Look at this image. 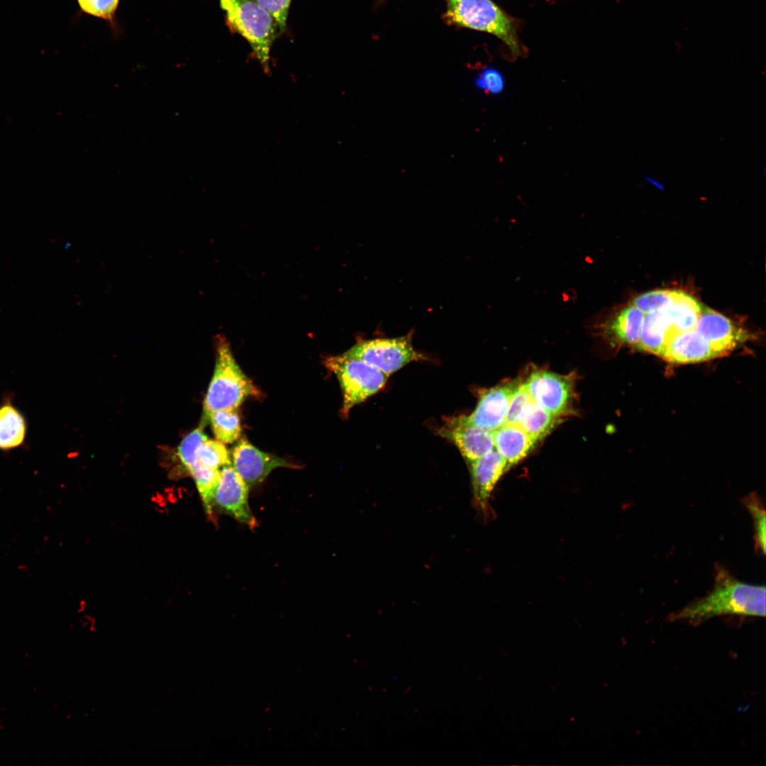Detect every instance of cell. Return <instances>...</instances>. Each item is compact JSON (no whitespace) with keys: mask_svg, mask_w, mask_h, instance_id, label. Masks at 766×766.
<instances>
[{"mask_svg":"<svg viewBox=\"0 0 766 766\" xmlns=\"http://www.w3.org/2000/svg\"><path fill=\"white\" fill-rule=\"evenodd\" d=\"M695 330L708 340L718 357L727 355L750 339L747 331L703 305Z\"/></svg>","mask_w":766,"mask_h":766,"instance_id":"cell-11","label":"cell"},{"mask_svg":"<svg viewBox=\"0 0 766 766\" xmlns=\"http://www.w3.org/2000/svg\"><path fill=\"white\" fill-rule=\"evenodd\" d=\"M644 180L646 183L658 190L662 191L665 189V185L663 184V183L660 180L653 177L649 175L645 176Z\"/></svg>","mask_w":766,"mask_h":766,"instance_id":"cell-31","label":"cell"},{"mask_svg":"<svg viewBox=\"0 0 766 766\" xmlns=\"http://www.w3.org/2000/svg\"><path fill=\"white\" fill-rule=\"evenodd\" d=\"M259 395L260 391L237 364L226 337L218 335L215 369L204 399L205 416L221 409H236L247 397Z\"/></svg>","mask_w":766,"mask_h":766,"instance_id":"cell-2","label":"cell"},{"mask_svg":"<svg viewBox=\"0 0 766 766\" xmlns=\"http://www.w3.org/2000/svg\"><path fill=\"white\" fill-rule=\"evenodd\" d=\"M77 1L84 12L112 22L119 0H77Z\"/></svg>","mask_w":766,"mask_h":766,"instance_id":"cell-28","label":"cell"},{"mask_svg":"<svg viewBox=\"0 0 766 766\" xmlns=\"http://www.w3.org/2000/svg\"><path fill=\"white\" fill-rule=\"evenodd\" d=\"M715 570L714 586L709 594L672 614L670 621L699 624L720 615L765 616V585L741 582L718 563Z\"/></svg>","mask_w":766,"mask_h":766,"instance_id":"cell-1","label":"cell"},{"mask_svg":"<svg viewBox=\"0 0 766 766\" xmlns=\"http://www.w3.org/2000/svg\"><path fill=\"white\" fill-rule=\"evenodd\" d=\"M193 477L206 513L213 517V497L220 479V470L206 467L198 461L188 470Z\"/></svg>","mask_w":766,"mask_h":766,"instance_id":"cell-21","label":"cell"},{"mask_svg":"<svg viewBox=\"0 0 766 766\" xmlns=\"http://www.w3.org/2000/svg\"><path fill=\"white\" fill-rule=\"evenodd\" d=\"M443 18L449 25L492 34L507 45L514 57L522 55L514 23L492 0H448Z\"/></svg>","mask_w":766,"mask_h":766,"instance_id":"cell-4","label":"cell"},{"mask_svg":"<svg viewBox=\"0 0 766 766\" xmlns=\"http://www.w3.org/2000/svg\"><path fill=\"white\" fill-rule=\"evenodd\" d=\"M324 363L339 382L343 394L341 413L345 417L355 405L381 390L389 377L364 361L343 354L328 357Z\"/></svg>","mask_w":766,"mask_h":766,"instance_id":"cell-5","label":"cell"},{"mask_svg":"<svg viewBox=\"0 0 766 766\" xmlns=\"http://www.w3.org/2000/svg\"><path fill=\"white\" fill-rule=\"evenodd\" d=\"M249 489L231 464L222 467L213 497V509L250 528H255L257 521L248 503Z\"/></svg>","mask_w":766,"mask_h":766,"instance_id":"cell-8","label":"cell"},{"mask_svg":"<svg viewBox=\"0 0 766 766\" xmlns=\"http://www.w3.org/2000/svg\"><path fill=\"white\" fill-rule=\"evenodd\" d=\"M518 382L498 385L483 392L469 416L471 423L494 432L505 423L512 393Z\"/></svg>","mask_w":766,"mask_h":766,"instance_id":"cell-12","label":"cell"},{"mask_svg":"<svg viewBox=\"0 0 766 766\" xmlns=\"http://www.w3.org/2000/svg\"><path fill=\"white\" fill-rule=\"evenodd\" d=\"M677 290L658 289L646 292L634 298L631 304L644 314L667 308L676 296Z\"/></svg>","mask_w":766,"mask_h":766,"instance_id":"cell-25","label":"cell"},{"mask_svg":"<svg viewBox=\"0 0 766 766\" xmlns=\"http://www.w3.org/2000/svg\"><path fill=\"white\" fill-rule=\"evenodd\" d=\"M645 314L631 304L608 318H599L593 328L607 340L616 345L635 346L639 339Z\"/></svg>","mask_w":766,"mask_h":766,"instance_id":"cell-13","label":"cell"},{"mask_svg":"<svg viewBox=\"0 0 766 766\" xmlns=\"http://www.w3.org/2000/svg\"><path fill=\"white\" fill-rule=\"evenodd\" d=\"M475 86L487 94H499L504 89L505 82L502 74L496 69L488 67L483 70L474 80Z\"/></svg>","mask_w":766,"mask_h":766,"instance_id":"cell-27","label":"cell"},{"mask_svg":"<svg viewBox=\"0 0 766 766\" xmlns=\"http://www.w3.org/2000/svg\"><path fill=\"white\" fill-rule=\"evenodd\" d=\"M531 401L523 382H518L510 399L505 423L516 424L522 410Z\"/></svg>","mask_w":766,"mask_h":766,"instance_id":"cell-29","label":"cell"},{"mask_svg":"<svg viewBox=\"0 0 766 766\" xmlns=\"http://www.w3.org/2000/svg\"><path fill=\"white\" fill-rule=\"evenodd\" d=\"M232 457V466L249 488L261 483L276 468L297 467L283 458L260 450L245 439L234 447Z\"/></svg>","mask_w":766,"mask_h":766,"instance_id":"cell-10","label":"cell"},{"mask_svg":"<svg viewBox=\"0 0 766 766\" xmlns=\"http://www.w3.org/2000/svg\"><path fill=\"white\" fill-rule=\"evenodd\" d=\"M559 419L531 400L522 410L516 424L538 442L550 433Z\"/></svg>","mask_w":766,"mask_h":766,"instance_id":"cell-20","label":"cell"},{"mask_svg":"<svg viewBox=\"0 0 766 766\" xmlns=\"http://www.w3.org/2000/svg\"><path fill=\"white\" fill-rule=\"evenodd\" d=\"M701 307L702 304L692 296L677 290L675 298L667 307L674 336L679 333L695 330Z\"/></svg>","mask_w":766,"mask_h":766,"instance_id":"cell-19","label":"cell"},{"mask_svg":"<svg viewBox=\"0 0 766 766\" xmlns=\"http://www.w3.org/2000/svg\"><path fill=\"white\" fill-rule=\"evenodd\" d=\"M343 354L362 360L387 376L409 362L426 360L413 348L411 335L359 340Z\"/></svg>","mask_w":766,"mask_h":766,"instance_id":"cell-6","label":"cell"},{"mask_svg":"<svg viewBox=\"0 0 766 766\" xmlns=\"http://www.w3.org/2000/svg\"><path fill=\"white\" fill-rule=\"evenodd\" d=\"M493 435L494 449L504 458L509 470L523 460L537 443L517 424L504 423Z\"/></svg>","mask_w":766,"mask_h":766,"instance_id":"cell-16","label":"cell"},{"mask_svg":"<svg viewBox=\"0 0 766 766\" xmlns=\"http://www.w3.org/2000/svg\"><path fill=\"white\" fill-rule=\"evenodd\" d=\"M380 1H384V0H380Z\"/></svg>","mask_w":766,"mask_h":766,"instance_id":"cell-32","label":"cell"},{"mask_svg":"<svg viewBox=\"0 0 766 766\" xmlns=\"http://www.w3.org/2000/svg\"><path fill=\"white\" fill-rule=\"evenodd\" d=\"M667 307L645 314L639 339L635 345L637 349L660 356L674 336Z\"/></svg>","mask_w":766,"mask_h":766,"instance_id":"cell-17","label":"cell"},{"mask_svg":"<svg viewBox=\"0 0 766 766\" xmlns=\"http://www.w3.org/2000/svg\"><path fill=\"white\" fill-rule=\"evenodd\" d=\"M438 433L457 447L468 464L494 449L493 432L471 423L464 415L448 418Z\"/></svg>","mask_w":766,"mask_h":766,"instance_id":"cell-9","label":"cell"},{"mask_svg":"<svg viewBox=\"0 0 766 766\" xmlns=\"http://www.w3.org/2000/svg\"><path fill=\"white\" fill-rule=\"evenodd\" d=\"M208 418L218 440L231 443L240 437V420L235 409L218 410L211 413Z\"/></svg>","mask_w":766,"mask_h":766,"instance_id":"cell-22","label":"cell"},{"mask_svg":"<svg viewBox=\"0 0 766 766\" xmlns=\"http://www.w3.org/2000/svg\"><path fill=\"white\" fill-rule=\"evenodd\" d=\"M743 504L749 511L755 530V550L761 555L765 553V511L762 501L755 493L743 499Z\"/></svg>","mask_w":766,"mask_h":766,"instance_id":"cell-23","label":"cell"},{"mask_svg":"<svg viewBox=\"0 0 766 766\" xmlns=\"http://www.w3.org/2000/svg\"><path fill=\"white\" fill-rule=\"evenodd\" d=\"M468 465L474 497L479 504L484 505L500 477L509 470L506 462L493 449Z\"/></svg>","mask_w":766,"mask_h":766,"instance_id":"cell-15","label":"cell"},{"mask_svg":"<svg viewBox=\"0 0 766 766\" xmlns=\"http://www.w3.org/2000/svg\"><path fill=\"white\" fill-rule=\"evenodd\" d=\"M228 26L250 44L265 74H270V50L280 34L272 15L253 0H218Z\"/></svg>","mask_w":766,"mask_h":766,"instance_id":"cell-3","label":"cell"},{"mask_svg":"<svg viewBox=\"0 0 766 766\" xmlns=\"http://www.w3.org/2000/svg\"><path fill=\"white\" fill-rule=\"evenodd\" d=\"M660 357L674 364L697 363L718 357L708 340L696 330L675 335Z\"/></svg>","mask_w":766,"mask_h":766,"instance_id":"cell-14","label":"cell"},{"mask_svg":"<svg viewBox=\"0 0 766 766\" xmlns=\"http://www.w3.org/2000/svg\"><path fill=\"white\" fill-rule=\"evenodd\" d=\"M267 10L274 18L280 34L287 27V19L292 0H253Z\"/></svg>","mask_w":766,"mask_h":766,"instance_id":"cell-30","label":"cell"},{"mask_svg":"<svg viewBox=\"0 0 766 766\" xmlns=\"http://www.w3.org/2000/svg\"><path fill=\"white\" fill-rule=\"evenodd\" d=\"M27 434V423L23 413L11 403L0 405V450L21 446Z\"/></svg>","mask_w":766,"mask_h":766,"instance_id":"cell-18","label":"cell"},{"mask_svg":"<svg viewBox=\"0 0 766 766\" xmlns=\"http://www.w3.org/2000/svg\"><path fill=\"white\" fill-rule=\"evenodd\" d=\"M523 384L531 400L552 414L560 418L572 409L574 384L570 376L535 370Z\"/></svg>","mask_w":766,"mask_h":766,"instance_id":"cell-7","label":"cell"},{"mask_svg":"<svg viewBox=\"0 0 766 766\" xmlns=\"http://www.w3.org/2000/svg\"><path fill=\"white\" fill-rule=\"evenodd\" d=\"M206 439L207 436L202 428H197L181 442L178 448V456L188 470L197 462V450Z\"/></svg>","mask_w":766,"mask_h":766,"instance_id":"cell-26","label":"cell"},{"mask_svg":"<svg viewBox=\"0 0 766 766\" xmlns=\"http://www.w3.org/2000/svg\"><path fill=\"white\" fill-rule=\"evenodd\" d=\"M196 459L201 465L212 469L219 470L231 464L228 451L223 443L208 438L199 448Z\"/></svg>","mask_w":766,"mask_h":766,"instance_id":"cell-24","label":"cell"}]
</instances>
